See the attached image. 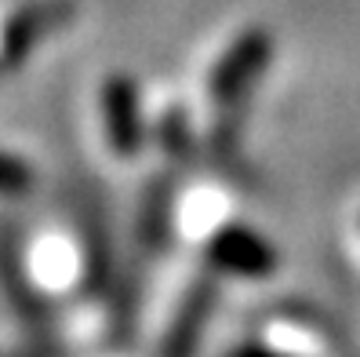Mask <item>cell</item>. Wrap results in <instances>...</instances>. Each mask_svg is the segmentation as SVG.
I'll list each match as a JSON object with an SVG mask.
<instances>
[{
	"instance_id": "1",
	"label": "cell",
	"mask_w": 360,
	"mask_h": 357,
	"mask_svg": "<svg viewBox=\"0 0 360 357\" xmlns=\"http://www.w3.org/2000/svg\"><path fill=\"white\" fill-rule=\"evenodd\" d=\"M244 357H266V353H244Z\"/></svg>"
}]
</instances>
